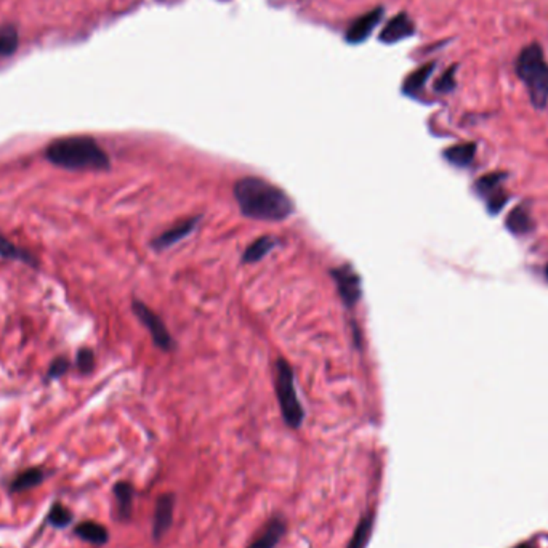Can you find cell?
<instances>
[{
    "instance_id": "6da1fadb",
    "label": "cell",
    "mask_w": 548,
    "mask_h": 548,
    "mask_svg": "<svg viewBox=\"0 0 548 548\" xmlns=\"http://www.w3.org/2000/svg\"><path fill=\"white\" fill-rule=\"evenodd\" d=\"M234 199L241 214L250 220L282 221L294 214L289 194L260 176H244L234 183Z\"/></svg>"
},
{
    "instance_id": "7a4b0ae2",
    "label": "cell",
    "mask_w": 548,
    "mask_h": 548,
    "mask_svg": "<svg viewBox=\"0 0 548 548\" xmlns=\"http://www.w3.org/2000/svg\"><path fill=\"white\" fill-rule=\"evenodd\" d=\"M45 159L66 170H107L111 167L106 151L87 135L65 136L51 141L45 150Z\"/></svg>"
},
{
    "instance_id": "3957f363",
    "label": "cell",
    "mask_w": 548,
    "mask_h": 548,
    "mask_svg": "<svg viewBox=\"0 0 548 548\" xmlns=\"http://www.w3.org/2000/svg\"><path fill=\"white\" fill-rule=\"evenodd\" d=\"M515 70L526 85L534 107L544 110L548 105V63L539 44H530L518 55Z\"/></svg>"
},
{
    "instance_id": "277c9868",
    "label": "cell",
    "mask_w": 548,
    "mask_h": 548,
    "mask_svg": "<svg viewBox=\"0 0 548 548\" xmlns=\"http://www.w3.org/2000/svg\"><path fill=\"white\" fill-rule=\"evenodd\" d=\"M274 375H276L274 377V386H276V396L284 422L290 428L296 430L304 424L305 410L295 390L294 370L287 361L278 359L276 367H274Z\"/></svg>"
},
{
    "instance_id": "5b68a950",
    "label": "cell",
    "mask_w": 548,
    "mask_h": 548,
    "mask_svg": "<svg viewBox=\"0 0 548 548\" xmlns=\"http://www.w3.org/2000/svg\"><path fill=\"white\" fill-rule=\"evenodd\" d=\"M507 180V174L494 172L483 175L475 183V191L478 196L486 202L490 214H497L504 209L508 202V193L505 191L504 181Z\"/></svg>"
},
{
    "instance_id": "8992f818",
    "label": "cell",
    "mask_w": 548,
    "mask_h": 548,
    "mask_svg": "<svg viewBox=\"0 0 548 548\" xmlns=\"http://www.w3.org/2000/svg\"><path fill=\"white\" fill-rule=\"evenodd\" d=\"M330 278L334 279L344 305L348 308L356 306L358 301L361 300L363 296V289L361 278H359V274L355 271V268L350 263L332 268V270H330Z\"/></svg>"
},
{
    "instance_id": "52a82bcc",
    "label": "cell",
    "mask_w": 548,
    "mask_h": 548,
    "mask_svg": "<svg viewBox=\"0 0 548 548\" xmlns=\"http://www.w3.org/2000/svg\"><path fill=\"white\" fill-rule=\"evenodd\" d=\"M132 310L135 313V316L140 319L141 324L150 330V334L152 337V341L156 344V346L161 348L164 351H170L174 348V339L170 332L165 327L164 321L161 316H157L150 306H146L145 304H141L140 300H133L132 304Z\"/></svg>"
},
{
    "instance_id": "ba28073f",
    "label": "cell",
    "mask_w": 548,
    "mask_h": 548,
    "mask_svg": "<svg viewBox=\"0 0 548 548\" xmlns=\"http://www.w3.org/2000/svg\"><path fill=\"white\" fill-rule=\"evenodd\" d=\"M381 18H384V7H377L370 10L369 13L359 16V18L351 22L345 32L346 42L356 45L367 41V37L372 34Z\"/></svg>"
},
{
    "instance_id": "9c48e42d",
    "label": "cell",
    "mask_w": 548,
    "mask_h": 548,
    "mask_svg": "<svg viewBox=\"0 0 548 548\" xmlns=\"http://www.w3.org/2000/svg\"><path fill=\"white\" fill-rule=\"evenodd\" d=\"M174 510H175V495L174 494H162L159 495L154 508V519H152V535L154 539L159 540L164 537L174 523Z\"/></svg>"
},
{
    "instance_id": "30bf717a",
    "label": "cell",
    "mask_w": 548,
    "mask_h": 548,
    "mask_svg": "<svg viewBox=\"0 0 548 548\" xmlns=\"http://www.w3.org/2000/svg\"><path fill=\"white\" fill-rule=\"evenodd\" d=\"M199 220H201V216H191V218H185L178 221V223L174 225L172 228H169L167 231L159 234V236L151 242V245L156 250H165L172 247V245L178 244L196 230Z\"/></svg>"
},
{
    "instance_id": "8fae6325",
    "label": "cell",
    "mask_w": 548,
    "mask_h": 548,
    "mask_svg": "<svg viewBox=\"0 0 548 548\" xmlns=\"http://www.w3.org/2000/svg\"><path fill=\"white\" fill-rule=\"evenodd\" d=\"M415 25L406 13H399L386 22L384 30L380 32V42L384 44H396L403 39L414 36Z\"/></svg>"
},
{
    "instance_id": "7c38bea8",
    "label": "cell",
    "mask_w": 548,
    "mask_h": 548,
    "mask_svg": "<svg viewBox=\"0 0 548 548\" xmlns=\"http://www.w3.org/2000/svg\"><path fill=\"white\" fill-rule=\"evenodd\" d=\"M285 529H287L285 519L282 516H274L266 523L263 530L256 535V539L247 548H274L282 539Z\"/></svg>"
},
{
    "instance_id": "4fadbf2b",
    "label": "cell",
    "mask_w": 548,
    "mask_h": 548,
    "mask_svg": "<svg viewBox=\"0 0 548 548\" xmlns=\"http://www.w3.org/2000/svg\"><path fill=\"white\" fill-rule=\"evenodd\" d=\"M505 225L508 228V231L516 234V236H524V234H529L533 231L534 220L533 216H530V210L528 207V204L516 205V207L508 214Z\"/></svg>"
},
{
    "instance_id": "5bb4252c",
    "label": "cell",
    "mask_w": 548,
    "mask_h": 548,
    "mask_svg": "<svg viewBox=\"0 0 548 548\" xmlns=\"http://www.w3.org/2000/svg\"><path fill=\"white\" fill-rule=\"evenodd\" d=\"M476 143H462V145L450 146L449 150L444 151V157L449 164L455 167H468L476 156Z\"/></svg>"
},
{
    "instance_id": "9a60e30c",
    "label": "cell",
    "mask_w": 548,
    "mask_h": 548,
    "mask_svg": "<svg viewBox=\"0 0 548 548\" xmlns=\"http://www.w3.org/2000/svg\"><path fill=\"white\" fill-rule=\"evenodd\" d=\"M76 535H79L82 540L89 542L93 545H105L107 539H110V533L107 529L95 521H84L76 526Z\"/></svg>"
},
{
    "instance_id": "2e32d148",
    "label": "cell",
    "mask_w": 548,
    "mask_h": 548,
    "mask_svg": "<svg viewBox=\"0 0 548 548\" xmlns=\"http://www.w3.org/2000/svg\"><path fill=\"white\" fill-rule=\"evenodd\" d=\"M274 247H276V239L268 236V234L266 236H261L259 239H255V241L245 249V252L242 255V261L244 263H256V261L263 260Z\"/></svg>"
},
{
    "instance_id": "e0dca14e",
    "label": "cell",
    "mask_w": 548,
    "mask_h": 548,
    "mask_svg": "<svg viewBox=\"0 0 548 548\" xmlns=\"http://www.w3.org/2000/svg\"><path fill=\"white\" fill-rule=\"evenodd\" d=\"M435 70H436L435 63H428V65H424L417 71H414L406 79V81H404V85H403L404 93L410 95V96L419 93V91L425 87V84L428 82V79H430V76Z\"/></svg>"
},
{
    "instance_id": "ac0fdd59",
    "label": "cell",
    "mask_w": 548,
    "mask_h": 548,
    "mask_svg": "<svg viewBox=\"0 0 548 548\" xmlns=\"http://www.w3.org/2000/svg\"><path fill=\"white\" fill-rule=\"evenodd\" d=\"M0 256L8 260H20L22 263L30 265L32 268H37L39 265L36 256H34L31 252H27V250L18 247V245H15L13 242H10L7 237L2 236V234H0Z\"/></svg>"
},
{
    "instance_id": "d6986e66",
    "label": "cell",
    "mask_w": 548,
    "mask_h": 548,
    "mask_svg": "<svg viewBox=\"0 0 548 548\" xmlns=\"http://www.w3.org/2000/svg\"><path fill=\"white\" fill-rule=\"evenodd\" d=\"M44 470L39 467H32V468H27V470H25L22 473H20L18 476H16L13 481H11V486L10 489L13 490V492H22V490H27V489H32L39 486L44 481Z\"/></svg>"
},
{
    "instance_id": "ffe728a7",
    "label": "cell",
    "mask_w": 548,
    "mask_h": 548,
    "mask_svg": "<svg viewBox=\"0 0 548 548\" xmlns=\"http://www.w3.org/2000/svg\"><path fill=\"white\" fill-rule=\"evenodd\" d=\"M372 528H374V513H369V515L363 516L359 519L358 526L353 533L350 542H348L346 548H365L369 544L370 534H372Z\"/></svg>"
},
{
    "instance_id": "44dd1931",
    "label": "cell",
    "mask_w": 548,
    "mask_h": 548,
    "mask_svg": "<svg viewBox=\"0 0 548 548\" xmlns=\"http://www.w3.org/2000/svg\"><path fill=\"white\" fill-rule=\"evenodd\" d=\"M114 495L117 500V510L119 516L122 519H127L132 515V505H133V486L130 483H117L114 486Z\"/></svg>"
},
{
    "instance_id": "7402d4cb",
    "label": "cell",
    "mask_w": 548,
    "mask_h": 548,
    "mask_svg": "<svg viewBox=\"0 0 548 548\" xmlns=\"http://www.w3.org/2000/svg\"><path fill=\"white\" fill-rule=\"evenodd\" d=\"M20 37L15 26L7 25L0 27V55L10 56L18 48Z\"/></svg>"
},
{
    "instance_id": "603a6c76",
    "label": "cell",
    "mask_w": 548,
    "mask_h": 548,
    "mask_svg": "<svg viewBox=\"0 0 548 548\" xmlns=\"http://www.w3.org/2000/svg\"><path fill=\"white\" fill-rule=\"evenodd\" d=\"M72 521V513L63 504H55L48 511V523L53 528H66Z\"/></svg>"
},
{
    "instance_id": "cb8c5ba5",
    "label": "cell",
    "mask_w": 548,
    "mask_h": 548,
    "mask_svg": "<svg viewBox=\"0 0 548 548\" xmlns=\"http://www.w3.org/2000/svg\"><path fill=\"white\" fill-rule=\"evenodd\" d=\"M455 71H457V65L450 66L449 70L438 79L436 84H435V90L438 91V93H449V91H452L455 89V85H457Z\"/></svg>"
},
{
    "instance_id": "d4e9b609",
    "label": "cell",
    "mask_w": 548,
    "mask_h": 548,
    "mask_svg": "<svg viewBox=\"0 0 548 548\" xmlns=\"http://www.w3.org/2000/svg\"><path fill=\"white\" fill-rule=\"evenodd\" d=\"M76 367L81 374H90L95 367V355L89 348H82L76 356Z\"/></svg>"
},
{
    "instance_id": "484cf974",
    "label": "cell",
    "mask_w": 548,
    "mask_h": 548,
    "mask_svg": "<svg viewBox=\"0 0 548 548\" xmlns=\"http://www.w3.org/2000/svg\"><path fill=\"white\" fill-rule=\"evenodd\" d=\"M67 369H70V361L66 358H56L51 361L45 377H47V380L58 379V377H63L67 372Z\"/></svg>"
},
{
    "instance_id": "4316f807",
    "label": "cell",
    "mask_w": 548,
    "mask_h": 548,
    "mask_svg": "<svg viewBox=\"0 0 548 548\" xmlns=\"http://www.w3.org/2000/svg\"><path fill=\"white\" fill-rule=\"evenodd\" d=\"M515 548H535L534 545H530V544H523V545H518V547H515Z\"/></svg>"
},
{
    "instance_id": "83f0119b",
    "label": "cell",
    "mask_w": 548,
    "mask_h": 548,
    "mask_svg": "<svg viewBox=\"0 0 548 548\" xmlns=\"http://www.w3.org/2000/svg\"><path fill=\"white\" fill-rule=\"evenodd\" d=\"M545 274H547V279H548V265H547V268H545Z\"/></svg>"
}]
</instances>
